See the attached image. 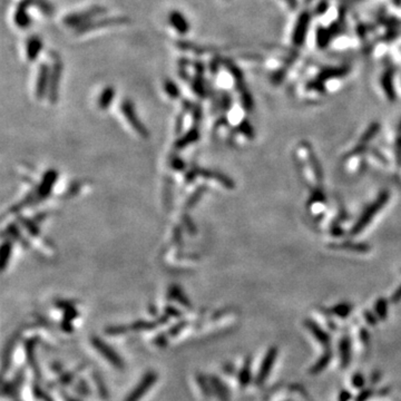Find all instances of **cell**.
Listing matches in <instances>:
<instances>
[{
	"instance_id": "1",
	"label": "cell",
	"mask_w": 401,
	"mask_h": 401,
	"mask_svg": "<svg viewBox=\"0 0 401 401\" xmlns=\"http://www.w3.org/2000/svg\"><path fill=\"white\" fill-rule=\"evenodd\" d=\"M106 8L101 6H92L85 10L82 11H75L70 12L68 15H66L62 19L64 25H66L69 28H75L77 29L79 27H82L84 25L88 24L89 21H92L94 19H96V17H100L101 15L106 13Z\"/></svg>"
},
{
	"instance_id": "2",
	"label": "cell",
	"mask_w": 401,
	"mask_h": 401,
	"mask_svg": "<svg viewBox=\"0 0 401 401\" xmlns=\"http://www.w3.org/2000/svg\"><path fill=\"white\" fill-rule=\"evenodd\" d=\"M62 62L59 56L55 52H51V64H50V77H49V87H48V100L51 104H55L58 98V89H59V83L62 73Z\"/></svg>"
},
{
	"instance_id": "3",
	"label": "cell",
	"mask_w": 401,
	"mask_h": 401,
	"mask_svg": "<svg viewBox=\"0 0 401 401\" xmlns=\"http://www.w3.org/2000/svg\"><path fill=\"white\" fill-rule=\"evenodd\" d=\"M158 376L155 371H149L144 374L137 386L129 392L124 401H140L144 397L149 390L153 387L156 381H157Z\"/></svg>"
},
{
	"instance_id": "4",
	"label": "cell",
	"mask_w": 401,
	"mask_h": 401,
	"mask_svg": "<svg viewBox=\"0 0 401 401\" xmlns=\"http://www.w3.org/2000/svg\"><path fill=\"white\" fill-rule=\"evenodd\" d=\"M128 21H129L128 18L127 17H123V16L97 18V19H94L92 21H89L88 24L79 27V28L76 29V33H77L78 35H82V34L89 33V31H93V30L105 28V27L125 25V24H127Z\"/></svg>"
},
{
	"instance_id": "5",
	"label": "cell",
	"mask_w": 401,
	"mask_h": 401,
	"mask_svg": "<svg viewBox=\"0 0 401 401\" xmlns=\"http://www.w3.org/2000/svg\"><path fill=\"white\" fill-rule=\"evenodd\" d=\"M92 345L95 348L96 351L100 352L102 355V358L108 361L113 367L117 369H122L124 367V361L120 358L119 354L109 345H107L106 342L102 341L100 338L94 337L92 339Z\"/></svg>"
},
{
	"instance_id": "6",
	"label": "cell",
	"mask_w": 401,
	"mask_h": 401,
	"mask_svg": "<svg viewBox=\"0 0 401 401\" xmlns=\"http://www.w3.org/2000/svg\"><path fill=\"white\" fill-rule=\"evenodd\" d=\"M33 7V0H21L17 4L13 12V22L19 29L29 28L31 24V18L29 15V8Z\"/></svg>"
},
{
	"instance_id": "7",
	"label": "cell",
	"mask_w": 401,
	"mask_h": 401,
	"mask_svg": "<svg viewBox=\"0 0 401 401\" xmlns=\"http://www.w3.org/2000/svg\"><path fill=\"white\" fill-rule=\"evenodd\" d=\"M120 110L124 115V117L127 119V122L131 124V126L135 129V131L140 134L141 136L146 137L147 136V131L146 128L143 126V124L141 123V120L138 119L137 114L134 108L133 102L129 100H123L122 105H120Z\"/></svg>"
},
{
	"instance_id": "8",
	"label": "cell",
	"mask_w": 401,
	"mask_h": 401,
	"mask_svg": "<svg viewBox=\"0 0 401 401\" xmlns=\"http://www.w3.org/2000/svg\"><path fill=\"white\" fill-rule=\"evenodd\" d=\"M167 22L171 26V28L175 31L176 34L181 36H185L190 33L191 24L185 15L180 10H172L167 15Z\"/></svg>"
},
{
	"instance_id": "9",
	"label": "cell",
	"mask_w": 401,
	"mask_h": 401,
	"mask_svg": "<svg viewBox=\"0 0 401 401\" xmlns=\"http://www.w3.org/2000/svg\"><path fill=\"white\" fill-rule=\"evenodd\" d=\"M49 77H50V66L43 62L38 68L35 85V94L38 100H42V98L48 93Z\"/></svg>"
},
{
	"instance_id": "10",
	"label": "cell",
	"mask_w": 401,
	"mask_h": 401,
	"mask_svg": "<svg viewBox=\"0 0 401 401\" xmlns=\"http://www.w3.org/2000/svg\"><path fill=\"white\" fill-rule=\"evenodd\" d=\"M44 48V43L40 37H38L37 35H33L26 40L25 43V55L27 60L33 62L35 60H37V58L39 57L40 52L43 51Z\"/></svg>"
},
{
	"instance_id": "11",
	"label": "cell",
	"mask_w": 401,
	"mask_h": 401,
	"mask_svg": "<svg viewBox=\"0 0 401 401\" xmlns=\"http://www.w3.org/2000/svg\"><path fill=\"white\" fill-rule=\"evenodd\" d=\"M276 354H278V350H276L275 348H272V349H270L269 352L265 354L264 359H263L262 363H261L260 371L257 372V377H256L257 385H262V383L264 382V380L266 379V377L269 376V373L272 370V367H273Z\"/></svg>"
},
{
	"instance_id": "12",
	"label": "cell",
	"mask_w": 401,
	"mask_h": 401,
	"mask_svg": "<svg viewBox=\"0 0 401 401\" xmlns=\"http://www.w3.org/2000/svg\"><path fill=\"white\" fill-rule=\"evenodd\" d=\"M114 97H115V88L113 86H106L102 89L100 97H98L97 101L98 107L102 110L107 109L111 104V101L114 100Z\"/></svg>"
},
{
	"instance_id": "13",
	"label": "cell",
	"mask_w": 401,
	"mask_h": 401,
	"mask_svg": "<svg viewBox=\"0 0 401 401\" xmlns=\"http://www.w3.org/2000/svg\"><path fill=\"white\" fill-rule=\"evenodd\" d=\"M209 383H211V387L213 391H215V395L220 398L222 401H226L230 398L229 389L224 385V382H222L217 377H212L209 379Z\"/></svg>"
},
{
	"instance_id": "14",
	"label": "cell",
	"mask_w": 401,
	"mask_h": 401,
	"mask_svg": "<svg viewBox=\"0 0 401 401\" xmlns=\"http://www.w3.org/2000/svg\"><path fill=\"white\" fill-rule=\"evenodd\" d=\"M386 200H387V195H382L381 198L379 199L378 203H377V204H373V206H371V207L369 208V211H368L367 214L364 213V216H363L362 218H361L360 222H359L358 227H355L354 231H359V230L362 229V227H363L365 224H368L367 222H369L370 218H371V217L373 216V214H376V212L379 211V209H380V207L382 206V205L385 204Z\"/></svg>"
},
{
	"instance_id": "15",
	"label": "cell",
	"mask_w": 401,
	"mask_h": 401,
	"mask_svg": "<svg viewBox=\"0 0 401 401\" xmlns=\"http://www.w3.org/2000/svg\"><path fill=\"white\" fill-rule=\"evenodd\" d=\"M176 46L183 51L194 52L196 55H202L203 52H206L208 50L207 48L200 46V45H196L192 42H186V40H180V42L176 43Z\"/></svg>"
},
{
	"instance_id": "16",
	"label": "cell",
	"mask_w": 401,
	"mask_h": 401,
	"mask_svg": "<svg viewBox=\"0 0 401 401\" xmlns=\"http://www.w3.org/2000/svg\"><path fill=\"white\" fill-rule=\"evenodd\" d=\"M163 88H164V92L166 93V95L168 97H171L172 100H176L177 97H180V88L176 85L175 82H173L172 79H165L164 83H163Z\"/></svg>"
},
{
	"instance_id": "17",
	"label": "cell",
	"mask_w": 401,
	"mask_h": 401,
	"mask_svg": "<svg viewBox=\"0 0 401 401\" xmlns=\"http://www.w3.org/2000/svg\"><path fill=\"white\" fill-rule=\"evenodd\" d=\"M307 328L310 329V331L314 334V337L316 338V340L322 343V345H328L329 343V338L327 334H325L322 330H320L315 324L309 323L307 324Z\"/></svg>"
},
{
	"instance_id": "18",
	"label": "cell",
	"mask_w": 401,
	"mask_h": 401,
	"mask_svg": "<svg viewBox=\"0 0 401 401\" xmlns=\"http://www.w3.org/2000/svg\"><path fill=\"white\" fill-rule=\"evenodd\" d=\"M250 374H251V369H250V364H249V362H245L243 364V368L240 370V372L238 374L240 386L245 387L248 385L249 381H250V377H251Z\"/></svg>"
},
{
	"instance_id": "19",
	"label": "cell",
	"mask_w": 401,
	"mask_h": 401,
	"mask_svg": "<svg viewBox=\"0 0 401 401\" xmlns=\"http://www.w3.org/2000/svg\"><path fill=\"white\" fill-rule=\"evenodd\" d=\"M33 6L37 7L40 11L45 15H50L53 11V8L47 0H33Z\"/></svg>"
},
{
	"instance_id": "20",
	"label": "cell",
	"mask_w": 401,
	"mask_h": 401,
	"mask_svg": "<svg viewBox=\"0 0 401 401\" xmlns=\"http://www.w3.org/2000/svg\"><path fill=\"white\" fill-rule=\"evenodd\" d=\"M198 382L200 383V391H202V394L204 396L208 397L209 394H211V383H209V380H206V378H204L203 376H199L198 377Z\"/></svg>"
},
{
	"instance_id": "21",
	"label": "cell",
	"mask_w": 401,
	"mask_h": 401,
	"mask_svg": "<svg viewBox=\"0 0 401 401\" xmlns=\"http://www.w3.org/2000/svg\"><path fill=\"white\" fill-rule=\"evenodd\" d=\"M342 364L343 367H346L347 363H349V359H350V352H349V342L348 341H343L342 345Z\"/></svg>"
},
{
	"instance_id": "22",
	"label": "cell",
	"mask_w": 401,
	"mask_h": 401,
	"mask_svg": "<svg viewBox=\"0 0 401 401\" xmlns=\"http://www.w3.org/2000/svg\"><path fill=\"white\" fill-rule=\"evenodd\" d=\"M10 250H11L10 244L4 243L2 245V251H1V258H2V264L1 265H2V269H4V266H6L7 258H8L9 255H10Z\"/></svg>"
},
{
	"instance_id": "23",
	"label": "cell",
	"mask_w": 401,
	"mask_h": 401,
	"mask_svg": "<svg viewBox=\"0 0 401 401\" xmlns=\"http://www.w3.org/2000/svg\"><path fill=\"white\" fill-rule=\"evenodd\" d=\"M336 313L340 316H347L350 313V306L349 305H338L336 306Z\"/></svg>"
},
{
	"instance_id": "24",
	"label": "cell",
	"mask_w": 401,
	"mask_h": 401,
	"mask_svg": "<svg viewBox=\"0 0 401 401\" xmlns=\"http://www.w3.org/2000/svg\"><path fill=\"white\" fill-rule=\"evenodd\" d=\"M352 385H353L355 388H361L363 386V383H364V379H363V377L361 376V374H355V376L353 377V380H352Z\"/></svg>"
},
{
	"instance_id": "25",
	"label": "cell",
	"mask_w": 401,
	"mask_h": 401,
	"mask_svg": "<svg viewBox=\"0 0 401 401\" xmlns=\"http://www.w3.org/2000/svg\"><path fill=\"white\" fill-rule=\"evenodd\" d=\"M66 401H78L74 398H70V397H66Z\"/></svg>"
}]
</instances>
